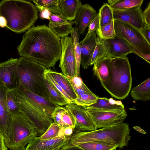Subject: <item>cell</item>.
Listing matches in <instances>:
<instances>
[{
	"instance_id": "ffe728a7",
	"label": "cell",
	"mask_w": 150,
	"mask_h": 150,
	"mask_svg": "<svg viewBox=\"0 0 150 150\" xmlns=\"http://www.w3.org/2000/svg\"><path fill=\"white\" fill-rule=\"evenodd\" d=\"M85 107L97 110H114L125 108L121 101L116 100L112 98L98 97L96 103Z\"/></svg>"
},
{
	"instance_id": "7402d4cb",
	"label": "cell",
	"mask_w": 150,
	"mask_h": 150,
	"mask_svg": "<svg viewBox=\"0 0 150 150\" xmlns=\"http://www.w3.org/2000/svg\"><path fill=\"white\" fill-rule=\"evenodd\" d=\"M47 70L56 82L71 98L75 104L77 96L69 80L61 73L53 71L49 69H47Z\"/></svg>"
},
{
	"instance_id": "e0dca14e",
	"label": "cell",
	"mask_w": 150,
	"mask_h": 150,
	"mask_svg": "<svg viewBox=\"0 0 150 150\" xmlns=\"http://www.w3.org/2000/svg\"><path fill=\"white\" fill-rule=\"evenodd\" d=\"M97 36L96 32L85 36L79 43L81 48V65L84 69L91 65L92 55L96 45Z\"/></svg>"
},
{
	"instance_id": "2e32d148",
	"label": "cell",
	"mask_w": 150,
	"mask_h": 150,
	"mask_svg": "<svg viewBox=\"0 0 150 150\" xmlns=\"http://www.w3.org/2000/svg\"><path fill=\"white\" fill-rule=\"evenodd\" d=\"M70 137L62 136L48 139H41L37 136L28 143L26 150H53L68 143Z\"/></svg>"
},
{
	"instance_id": "816d5d0a",
	"label": "cell",
	"mask_w": 150,
	"mask_h": 150,
	"mask_svg": "<svg viewBox=\"0 0 150 150\" xmlns=\"http://www.w3.org/2000/svg\"><path fill=\"white\" fill-rule=\"evenodd\" d=\"M61 147H59L57 148L56 149H54L53 150H60Z\"/></svg>"
},
{
	"instance_id": "7c38bea8",
	"label": "cell",
	"mask_w": 150,
	"mask_h": 150,
	"mask_svg": "<svg viewBox=\"0 0 150 150\" xmlns=\"http://www.w3.org/2000/svg\"><path fill=\"white\" fill-rule=\"evenodd\" d=\"M100 39L107 57L112 58H124L133 53L132 48L127 42L116 35L113 38Z\"/></svg>"
},
{
	"instance_id": "5b68a950",
	"label": "cell",
	"mask_w": 150,
	"mask_h": 150,
	"mask_svg": "<svg viewBox=\"0 0 150 150\" xmlns=\"http://www.w3.org/2000/svg\"><path fill=\"white\" fill-rule=\"evenodd\" d=\"M46 69L36 62L20 57L18 59L17 67L18 87L28 90L51 102L45 83L44 73Z\"/></svg>"
},
{
	"instance_id": "8d00e7d4",
	"label": "cell",
	"mask_w": 150,
	"mask_h": 150,
	"mask_svg": "<svg viewBox=\"0 0 150 150\" xmlns=\"http://www.w3.org/2000/svg\"><path fill=\"white\" fill-rule=\"evenodd\" d=\"M47 69H46L44 73L45 78L50 81L54 86L66 99L69 104H75L74 101L71 98L56 82L53 77L48 72Z\"/></svg>"
},
{
	"instance_id": "9a60e30c",
	"label": "cell",
	"mask_w": 150,
	"mask_h": 150,
	"mask_svg": "<svg viewBox=\"0 0 150 150\" xmlns=\"http://www.w3.org/2000/svg\"><path fill=\"white\" fill-rule=\"evenodd\" d=\"M97 13L95 9L88 4H81L76 13L74 21L75 27L80 36L85 32L86 29L96 16Z\"/></svg>"
},
{
	"instance_id": "277c9868",
	"label": "cell",
	"mask_w": 150,
	"mask_h": 150,
	"mask_svg": "<svg viewBox=\"0 0 150 150\" xmlns=\"http://www.w3.org/2000/svg\"><path fill=\"white\" fill-rule=\"evenodd\" d=\"M70 136L68 143L60 150L82 143L94 141L107 142L122 149L129 144L131 136L128 124L123 122L113 126L89 132H78Z\"/></svg>"
},
{
	"instance_id": "7a4b0ae2",
	"label": "cell",
	"mask_w": 150,
	"mask_h": 150,
	"mask_svg": "<svg viewBox=\"0 0 150 150\" xmlns=\"http://www.w3.org/2000/svg\"><path fill=\"white\" fill-rule=\"evenodd\" d=\"M13 91L20 112L41 135L53 122L52 114L59 105L22 88Z\"/></svg>"
},
{
	"instance_id": "603a6c76",
	"label": "cell",
	"mask_w": 150,
	"mask_h": 150,
	"mask_svg": "<svg viewBox=\"0 0 150 150\" xmlns=\"http://www.w3.org/2000/svg\"><path fill=\"white\" fill-rule=\"evenodd\" d=\"M132 97L136 100L146 101L150 99V78L132 89Z\"/></svg>"
},
{
	"instance_id": "cb8c5ba5",
	"label": "cell",
	"mask_w": 150,
	"mask_h": 150,
	"mask_svg": "<svg viewBox=\"0 0 150 150\" xmlns=\"http://www.w3.org/2000/svg\"><path fill=\"white\" fill-rule=\"evenodd\" d=\"M75 23L74 21H68L63 23L50 21L48 27L55 34L62 38L67 36L71 33L73 28L72 25Z\"/></svg>"
},
{
	"instance_id": "8fae6325",
	"label": "cell",
	"mask_w": 150,
	"mask_h": 150,
	"mask_svg": "<svg viewBox=\"0 0 150 150\" xmlns=\"http://www.w3.org/2000/svg\"><path fill=\"white\" fill-rule=\"evenodd\" d=\"M18 59L11 58L0 63V86L13 90L18 87L19 83L17 67Z\"/></svg>"
},
{
	"instance_id": "74e56055",
	"label": "cell",
	"mask_w": 150,
	"mask_h": 150,
	"mask_svg": "<svg viewBox=\"0 0 150 150\" xmlns=\"http://www.w3.org/2000/svg\"><path fill=\"white\" fill-rule=\"evenodd\" d=\"M64 108V107L58 106L52 114L53 122L57 124L62 129L68 127L63 123L61 118L62 114Z\"/></svg>"
},
{
	"instance_id": "f1b7e54d",
	"label": "cell",
	"mask_w": 150,
	"mask_h": 150,
	"mask_svg": "<svg viewBox=\"0 0 150 150\" xmlns=\"http://www.w3.org/2000/svg\"><path fill=\"white\" fill-rule=\"evenodd\" d=\"M71 38L73 40L74 55L76 67V76L80 77V68L81 62V48L79 42L80 36L77 28L74 27L71 33Z\"/></svg>"
},
{
	"instance_id": "44dd1931",
	"label": "cell",
	"mask_w": 150,
	"mask_h": 150,
	"mask_svg": "<svg viewBox=\"0 0 150 150\" xmlns=\"http://www.w3.org/2000/svg\"><path fill=\"white\" fill-rule=\"evenodd\" d=\"M62 15L68 21L74 20L76 13L81 4L80 0H59Z\"/></svg>"
},
{
	"instance_id": "f5cc1de1",
	"label": "cell",
	"mask_w": 150,
	"mask_h": 150,
	"mask_svg": "<svg viewBox=\"0 0 150 150\" xmlns=\"http://www.w3.org/2000/svg\"><path fill=\"white\" fill-rule=\"evenodd\" d=\"M0 41H1V40H0Z\"/></svg>"
},
{
	"instance_id": "5bb4252c",
	"label": "cell",
	"mask_w": 150,
	"mask_h": 150,
	"mask_svg": "<svg viewBox=\"0 0 150 150\" xmlns=\"http://www.w3.org/2000/svg\"><path fill=\"white\" fill-rule=\"evenodd\" d=\"M65 107L71 113L76 121V131L89 132L96 130L89 115L83 106L69 103Z\"/></svg>"
},
{
	"instance_id": "4dcf8cb0",
	"label": "cell",
	"mask_w": 150,
	"mask_h": 150,
	"mask_svg": "<svg viewBox=\"0 0 150 150\" xmlns=\"http://www.w3.org/2000/svg\"><path fill=\"white\" fill-rule=\"evenodd\" d=\"M69 80L77 97L85 94L93 93L84 84L80 77L76 76Z\"/></svg>"
},
{
	"instance_id": "c3c4849f",
	"label": "cell",
	"mask_w": 150,
	"mask_h": 150,
	"mask_svg": "<svg viewBox=\"0 0 150 150\" xmlns=\"http://www.w3.org/2000/svg\"><path fill=\"white\" fill-rule=\"evenodd\" d=\"M133 128L137 131L142 134H146V133L145 131L142 129L140 127L135 126L133 127Z\"/></svg>"
},
{
	"instance_id": "6da1fadb",
	"label": "cell",
	"mask_w": 150,
	"mask_h": 150,
	"mask_svg": "<svg viewBox=\"0 0 150 150\" xmlns=\"http://www.w3.org/2000/svg\"><path fill=\"white\" fill-rule=\"evenodd\" d=\"M20 57L49 69L60 58V38L45 25L30 28L23 36L17 47Z\"/></svg>"
},
{
	"instance_id": "d6a6232c",
	"label": "cell",
	"mask_w": 150,
	"mask_h": 150,
	"mask_svg": "<svg viewBox=\"0 0 150 150\" xmlns=\"http://www.w3.org/2000/svg\"><path fill=\"white\" fill-rule=\"evenodd\" d=\"M63 129L53 122L42 134L38 137L41 139L44 140L64 136L63 134Z\"/></svg>"
},
{
	"instance_id": "ab89813d",
	"label": "cell",
	"mask_w": 150,
	"mask_h": 150,
	"mask_svg": "<svg viewBox=\"0 0 150 150\" xmlns=\"http://www.w3.org/2000/svg\"><path fill=\"white\" fill-rule=\"evenodd\" d=\"M100 18L98 13L91 21L89 25L88 30L86 36H88L94 32L99 27Z\"/></svg>"
},
{
	"instance_id": "1f68e13d",
	"label": "cell",
	"mask_w": 150,
	"mask_h": 150,
	"mask_svg": "<svg viewBox=\"0 0 150 150\" xmlns=\"http://www.w3.org/2000/svg\"><path fill=\"white\" fill-rule=\"evenodd\" d=\"M113 20L103 27L98 28L96 32L97 36L102 39L106 40L113 38L116 36Z\"/></svg>"
},
{
	"instance_id": "f546056e",
	"label": "cell",
	"mask_w": 150,
	"mask_h": 150,
	"mask_svg": "<svg viewBox=\"0 0 150 150\" xmlns=\"http://www.w3.org/2000/svg\"><path fill=\"white\" fill-rule=\"evenodd\" d=\"M98 13L100 18L99 28L106 25L113 20L112 10L107 3L102 6L99 9Z\"/></svg>"
},
{
	"instance_id": "e575fe53",
	"label": "cell",
	"mask_w": 150,
	"mask_h": 150,
	"mask_svg": "<svg viewBox=\"0 0 150 150\" xmlns=\"http://www.w3.org/2000/svg\"><path fill=\"white\" fill-rule=\"evenodd\" d=\"M98 98L93 93L77 97L75 104L81 106L88 105L96 103Z\"/></svg>"
},
{
	"instance_id": "d590c367",
	"label": "cell",
	"mask_w": 150,
	"mask_h": 150,
	"mask_svg": "<svg viewBox=\"0 0 150 150\" xmlns=\"http://www.w3.org/2000/svg\"><path fill=\"white\" fill-rule=\"evenodd\" d=\"M105 56H106V53L104 47L100 38L97 36L96 45L92 55L91 65L93 64L98 59Z\"/></svg>"
},
{
	"instance_id": "7bdbcfd3",
	"label": "cell",
	"mask_w": 150,
	"mask_h": 150,
	"mask_svg": "<svg viewBox=\"0 0 150 150\" xmlns=\"http://www.w3.org/2000/svg\"><path fill=\"white\" fill-rule=\"evenodd\" d=\"M140 30L144 37L150 44V26H148Z\"/></svg>"
},
{
	"instance_id": "3957f363",
	"label": "cell",
	"mask_w": 150,
	"mask_h": 150,
	"mask_svg": "<svg viewBox=\"0 0 150 150\" xmlns=\"http://www.w3.org/2000/svg\"><path fill=\"white\" fill-rule=\"evenodd\" d=\"M0 16L7 21L6 27L17 33L28 30L38 18L35 6L28 1L4 0L0 2Z\"/></svg>"
},
{
	"instance_id": "4316f807",
	"label": "cell",
	"mask_w": 150,
	"mask_h": 150,
	"mask_svg": "<svg viewBox=\"0 0 150 150\" xmlns=\"http://www.w3.org/2000/svg\"><path fill=\"white\" fill-rule=\"evenodd\" d=\"M45 78L47 91L51 102L59 106L66 105L69 104L54 86L48 80Z\"/></svg>"
},
{
	"instance_id": "d4e9b609",
	"label": "cell",
	"mask_w": 150,
	"mask_h": 150,
	"mask_svg": "<svg viewBox=\"0 0 150 150\" xmlns=\"http://www.w3.org/2000/svg\"><path fill=\"white\" fill-rule=\"evenodd\" d=\"M75 146L82 150H115L117 148L116 146L112 144L100 141L82 143L74 146Z\"/></svg>"
},
{
	"instance_id": "30bf717a",
	"label": "cell",
	"mask_w": 150,
	"mask_h": 150,
	"mask_svg": "<svg viewBox=\"0 0 150 150\" xmlns=\"http://www.w3.org/2000/svg\"><path fill=\"white\" fill-rule=\"evenodd\" d=\"M61 53L59 67L62 74L68 79L76 76V67L73 42L69 36L60 39Z\"/></svg>"
},
{
	"instance_id": "bcb514c9",
	"label": "cell",
	"mask_w": 150,
	"mask_h": 150,
	"mask_svg": "<svg viewBox=\"0 0 150 150\" xmlns=\"http://www.w3.org/2000/svg\"><path fill=\"white\" fill-rule=\"evenodd\" d=\"M0 150H7L4 142V139L0 132Z\"/></svg>"
},
{
	"instance_id": "d6986e66",
	"label": "cell",
	"mask_w": 150,
	"mask_h": 150,
	"mask_svg": "<svg viewBox=\"0 0 150 150\" xmlns=\"http://www.w3.org/2000/svg\"><path fill=\"white\" fill-rule=\"evenodd\" d=\"M112 58L105 56L100 58L93 64V69L94 75L101 83L108 82L110 76V63Z\"/></svg>"
},
{
	"instance_id": "b9f144b4",
	"label": "cell",
	"mask_w": 150,
	"mask_h": 150,
	"mask_svg": "<svg viewBox=\"0 0 150 150\" xmlns=\"http://www.w3.org/2000/svg\"><path fill=\"white\" fill-rule=\"evenodd\" d=\"M57 23H63L67 21L66 20L62 15H56L52 13L50 17V21Z\"/></svg>"
},
{
	"instance_id": "836d02e7",
	"label": "cell",
	"mask_w": 150,
	"mask_h": 150,
	"mask_svg": "<svg viewBox=\"0 0 150 150\" xmlns=\"http://www.w3.org/2000/svg\"><path fill=\"white\" fill-rule=\"evenodd\" d=\"M6 100L8 110L11 115L20 112L13 90L7 89L6 94Z\"/></svg>"
},
{
	"instance_id": "8992f818",
	"label": "cell",
	"mask_w": 150,
	"mask_h": 150,
	"mask_svg": "<svg viewBox=\"0 0 150 150\" xmlns=\"http://www.w3.org/2000/svg\"><path fill=\"white\" fill-rule=\"evenodd\" d=\"M110 67L109 80L101 85L112 97L123 100L129 95L132 85L131 67L128 58H111Z\"/></svg>"
},
{
	"instance_id": "52a82bcc",
	"label": "cell",
	"mask_w": 150,
	"mask_h": 150,
	"mask_svg": "<svg viewBox=\"0 0 150 150\" xmlns=\"http://www.w3.org/2000/svg\"><path fill=\"white\" fill-rule=\"evenodd\" d=\"M38 135L35 128L21 112L11 115L4 142L7 148L12 149L25 146Z\"/></svg>"
},
{
	"instance_id": "60d3db41",
	"label": "cell",
	"mask_w": 150,
	"mask_h": 150,
	"mask_svg": "<svg viewBox=\"0 0 150 150\" xmlns=\"http://www.w3.org/2000/svg\"><path fill=\"white\" fill-rule=\"evenodd\" d=\"M143 16L146 24L150 26V3L148 4L146 8L143 11Z\"/></svg>"
},
{
	"instance_id": "f35d334b",
	"label": "cell",
	"mask_w": 150,
	"mask_h": 150,
	"mask_svg": "<svg viewBox=\"0 0 150 150\" xmlns=\"http://www.w3.org/2000/svg\"><path fill=\"white\" fill-rule=\"evenodd\" d=\"M61 118L66 125L75 129L76 124L75 119L71 112L65 107L62 112Z\"/></svg>"
},
{
	"instance_id": "ba28073f",
	"label": "cell",
	"mask_w": 150,
	"mask_h": 150,
	"mask_svg": "<svg viewBox=\"0 0 150 150\" xmlns=\"http://www.w3.org/2000/svg\"><path fill=\"white\" fill-rule=\"evenodd\" d=\"M116 35L125 40L133 52L137 50L144 54H150V44L138 29L120 21L114 20Z\"/></svg>"
},
{
	"instance_id": "681fc988",
	"label": "cell",
	"mask_w": 150,
	"mask_h": 150,
	"mask_svg": "<svg viewBox=\"0 0 150 150\" xmlns=\"http://www.w3.org/2000/svg\"><path fill=\"white\" fill-rule=\"evenodd\" d=\"M62 150H82L77 146H74L72 147L67 148Z\"/></svg>"
},
{
	"instance_id": "484cf974",
	"label": "cell",
	"mask_w": 150,
	"mask_h": 150,
	"mask_svg": "<svg viewBox=\"0 0 150 150\" xmlns=\"http://www.w3.org/2000/svg\"><path fill=\"white\" fill-rule=\"evenodd\" d=\"M108 4L112 10L122 11L141 7L143 0H108Z\"/></svg>"
},
{
	"instance_id": "7dc6e473",
	"label": "cell",
	"mask_w": 150,
	"mask_h": 150,
	"mask_svg": "<svg viewBox=\"0 0 150 150\" xmlns=\"http://www.w3.org/2000/svg\"><path fill=\"white\" fill-rule=\"evenodd\" d=\"M7 21L5 18L3 16H0V27L4 28L6 27Z\"/></svg>"
},
{
	"instance_id": "83f0119b",
	"label": "cell",
	"mask_w": 150,
	"mask_h": 150,
	"mask_svg": "<svg viewBox=\"0 0 150 150\" xmlns=\"http://www.w3.org/2000/svg\"><path fill=\"white\" fill-rule=\"evenodd\" d=\"M40 12L43 9L48 10L52 13L62 15V11L59 5V0H32Z\"/></svg>"
},
{
	"instance_id": "4fadbf2b",
	"label": "cell",
	"mask_w": 150,
	"mask_h": 150,
	"mask_svg": "<svg viewBox=\"0 0 150 150\" xmlns=\"http://www.w3.org/2000/svg\"><path fill=\"white\" fill-rule=\"evenodd\" d=\"M112 10L114 20L130 25L139 30L148 26L144 21L143 11L141 7H135L122 11Z\"/></svg>"
},
{
	"instance_id": "9c48e42d",
	"label": "cell",
	"mask_w": 150,
	"mask_h": 150,
	"mask_svg": "<svg viewBox=\"0 0 150 150\" xmlns=\"http://www.w3.org/2000/svg\"><path fill=\"white\" fill-rule=\"evenodd\" d=\"M83 106L91 117L96 129L122 123L127 115L125 108L114 110H101Z\"/></svg>"
},
{
	"instance_id": "ac0fdd59",
	"label": "cell",
	"mask_w": 150,
	"mask_h": 150,
	"mask_svg": "<svg viewBox=\"0 0 150 150\" xmlns=\"http://www.w3.org/2000/svg\"><path fill=\"white\" fill-rule=\"evenodd\" d=\"M7 89L0 86V132L4 139L11 116L8 110L6 102V94Z\"/></svg>"
},
{
	"instance_id": "ee69618b",
	"label": "cell",
	"mask_w": 150,
	"mask_h": 150,
	"mask_svg": "<svg viewBox=\"0 0 150 150\" xmlns=\"http://www.w3.org/2000/svg\"><path fill=\"white\" fill-rule=\"evenodd\" d=\"M40 13V17L42 19H46L50 21V17L52 13L48 10L43 9Z\"/></svg>"
},
{
	"instance_id": "f907efd6",
	"label": "cell",
	"mask_w": 150,
	"mask_h": 150,
	"mask_svg": "<svg viewBox=\"0 0 150 150\" xmlns=\"http://www.w3.org/2000/svg\"><path fill=\"white\" fill-rule=\"evenodd\" d=\"M11 150H26L25 146H22L11 149Z\"/></svg>"
},
{
	"instance_id": "f6af8a7d",
	"label": "cell",
	"mask_w": 150,
	"mask_h": 150,
	"mask_svg": "<svg viewBox=\"0 0 150 150\" xmlns=\"http://www.w3.org/2000/svg\"><path fill=\"white\" fill-rule=\"evenodd\" d=\"M74 129L70 127H68L63 129V134L66 137L71 136L73 133Z\"/></svg>"
}]
</instances>
